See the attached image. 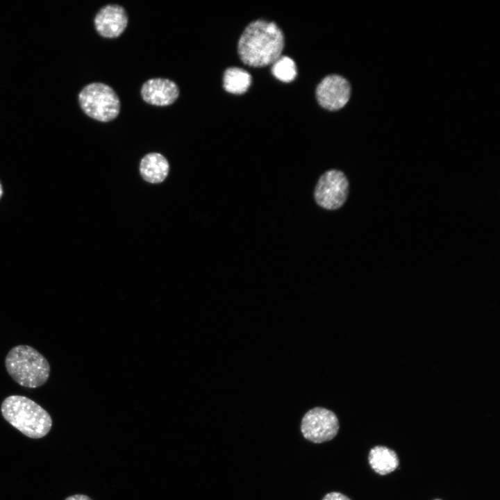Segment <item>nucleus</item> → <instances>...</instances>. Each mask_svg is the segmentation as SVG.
Returning a JSON list of instances; mask_svg holds the SVG:
<instances>
[{
	"instance_id": "obj_1",
	"label": "nucleus",
	"mask_w": 500,
	"mask_h": 500,
	"mask_svg": "<svg viewBox=\"0 0 500 500\" xmlns=\"http://www.w3.org/2000/svg\"><path fill=\"white\" fill-rule=\"evenodd\" d=\"M283 47L284 37L278 26L259 19L245 28L238 42V53L244 64L263 67L281 56Z\"/></svg>"
},
{
	"instance_id": "obj_2",
	"label": "nucleus",
	"mask_w": 500,
	"mask_h": 500,
	"mask_svg": "<svg viewBox=\"0 0 500 500\" xmlns=\"http://www.w3.org/2000/svg\"><path fill=\"white\" fill-rule=\"evenodd\" d=\"M1 411L10 424L31 438L44 437L52 426L50 415L34 401L24 396L6 397L1 403Z\"/></svg>"
},
{
	"instance_id": "obj_3",
	"label": "nucleus",
	"mask_w": 500,
	"mask_h": 500,
	"mask_svg": "<svg viewBox=\"0 0 500 500\" xmlns=\"http://www.w3.org/2000/svg\"><path fill=\"white\" fill-rule=\"evenodd\" d=\"M6 369L19 385L35 388L43 385L50 374L48 360L33 347L20 344L12 347L5 358Z\"/></svg>"
},
{
	"instance_id": "obj_4",
	"label": "nucleus",
	"mask_w": 500,
	"mask_h": 500,
	"mask_svg": "<svg viewBox=\"0 0 500 500\" xmlns=\"http://www.w3.org/2000/svg\"><path fill=\"white\" fill-rule=\"evenodd\" d=\"M78 103L88 116L102 122L115 119L121 108L115 91L103 83H92L85 86L78 94Z\"/></svg>"
},
{
	"instance_id": "obj_5",
	"label": "nucleus",
	"mask_w": 500,
	"mask_h": 500,
	"mask_svg": "<svg viewBox=\"0 0 500 500\" xmlns=\"http://www.w3.org/2000/svg\"><path fill=\"white\" fill-rule=\"evenodd\" d=\"M349 181L345 174L338 169H330L319 178L314 191V198L324 209L335 210L341 208L347 199Z\"/></svg>"
},
{
	"instance_id": "obj_6",
	"label": "nucleus",
	"mask_w": 500,
	"mask_h": 500,
	"mask_svg": "<svg viewBox=\"0 0 500 500\" xmlns=\"http://www.w3.org/2000/svg\"><path fill=\"white\" fill-rule=\"evenodd\" d=\"M340 428L339 420L331 410L322 407L309 410L303 417L301 431L308 441L319 444L333 439Z\"/></svg>"
},
{
	"instance_id": "obj_7",
	"label": "nucleus",
	"mask_w": 500,
	"mask_h": 500,
	"mask_svg": "<svg viewBox=\"0 0 500 500\" xmlns=\"http://www.w3.org/2000/svg\"><path fill=\"white\" fill-rule=\"evenodd\" d=\"M351 86L344 77L331 74L326 76L318 85L316 97L323 108L337 110L343 108L349 101Z\"/></svg>"
},
{
	"instance_id": "obj_8",
	"label": "nucleus",
	"mask_w": 500,
	"mask_h": 500,
	"mask_svg": "<svg viewBox=\"0 0 500 500\" xmlns=\"http://www.w3.org/2000/svg\"><path fill=\"white\" fill-rule=\"evenodd\" d=\"M94 22L95 29L101 37L115 38L122 35L126 29L128 18L122 6L108 4L98 11Z\"/></svg>"
},
{
	"instance_id": "obj_9",
	"label": "nucleus",
	"mask_w": 500,
	"mask_h": 500,
	"mask_svg": "<svg viewBox=\"0 0 500 500\" xmlns=\"http://www.w3.org/2000/svg\"><path fill=\"white\" fill-rule=\"evenodd\" d=\"M142 99L149 104L167 106L174 103L179 95L177 84L164 78H153L147 80L141 88Z\"/></svg>"
},
{
	"instance_id": "obj_10",
	"label": "nucleus",
	"mask_w": 500,
	"mask_h": 500,
	"mask_svg": "<svg viewBox=\"0 0 500 500\" xmlns=\"http://www.w3.org/2000/svg\"><path fill=\"white\" fill-rule=\"evenodd\" d=\"M140 171L143 179L149 183H158L165 180L169 172L167 159L158 153H150L140 161Z\"/></svg>"
},
{
	"instance_id": "obj_11",
	"label": "nucleus",
	"mask_w": 500,
	"mask_h": 500,
	"mask_svg": "<svg viewBox=\"0 0 500 500\" xmlns=\"http://www.w3.org/2000/svg\"><path fill=\"white\" fill-rule=\"evenodd\" d=\"M368 460L372 469L382 476L394 472L399 465L397 453L385 446H376L371 449Z\"/></svg>"
},
{
	"instance_id": "obj_12",
	"label": "nucleus",
	"mask_w": 500,
	"mask_h": 500,
	"mask_svg": "<svg viewBox=\"0 0 500 500\" xmlns=\"http://www.w3.org/2000/svg\"><path fill=\"white\" fill-rule=\"evenodd\" d=\"M251 81L250 74L240 68L229 67L224 72L223 86L229 93L239 94L245 92Z\"/></svg>"
},
{
	"instance_id": "obj_13",
	"label": "nucleus",
	"mask_w": 500,
	"mask_h": 500,
	"mask_svg": "<svg viewBox=\"0 0 500 500\" xmlns=\"http://www.w3.org/2000/svg\"><path fill=\"white\" fill-rule=\"evenodd\" d=\"M273 75L283 82L293 81L297 75V68L292 59L288 56H280L272 67Z\"/></svg>"
},
{
	"instance_id": "obj_14",
	"label": "nucleus",
	"mask_w": 500,
	"mask_h": 500,
	"mask_svg": "<svg viewBox=\"0 0 500 500\" xmlns=\"http://www.w3.org/2000/svg\"><path fill=\"white\" fill-rule=\"evenodd\" d=\"M322 500H351L347 496L338 492H332L326 494Z\"/></svg>"
},
{
	"instance_id": "obj_15",
	"label": "nucleus",
	"mask_w": 500,
	"mask_h": 500,
	"mask_svg": "<svg viewBox=\"0 0 500 500\" xmlns=\"http://www.w3.org/2000/svg\"><path fill=\"white\" fill-rule=\"evenodd\" d=\"M65 500H92L89 497L85 494H74L72 496H69L67 498H66Z\"/></svg>"
},
{
	"instance_id": "obj_16",
	"label": "nucleus",
	"mask_w": 500,
	"mask_h": 500,
	"mask_svg": "<svg viewBox=\"0 0 500 500\" xmlns=\"http://www.w3.org/2000/svg\"><path fill=\"white\" fill-rule=\"evenodd\" d=\"M2 193H3V189H2L1 184V183H0V198H1V195H2Z\"/></svg>"
},
{
	"instance_id": "obj_17",
	"label": "nucleus",
	"mask_w": 500,
	"mask_h": 500,
	"mask_svg": "<svg viewBox=\"0 0 500 500\" xmlns=\"http://www.w3.org/2000/svg\"><path fill=\"white\" fill-rule=\"evenodd\" d=\"M434 500H441V499H434Z\"/></svg>"
}]
</instances>
